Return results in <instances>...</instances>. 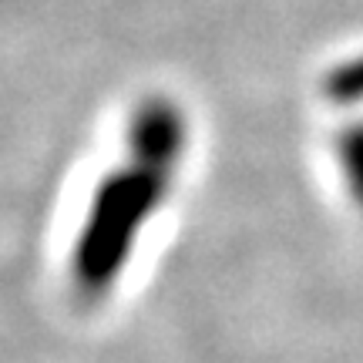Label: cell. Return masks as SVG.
<instances>
[{
	"instance_id": "6da1fadb",
	"label": "cell",
	"mask_w": 363,
	"mask_h": 363,
	"mask_svg": "<svg viewBox=\"0 0 363 363\" xmlns=\"http://www.w3.org/2000/svg\"><path fill=\"white\" fill-rule=\"evenodd\" d=\"M138 165L135 172L111 179L98 195V202L91 208V225H88V252H84V276L91 279H108L115 269V262L125 256V239L138 233L145 216L152 212L158 199V185H165V169L148 158H135Z\"/></svg>"
}]
</instances>
